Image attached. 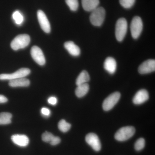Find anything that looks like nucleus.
Masks as SVG:
<instances>
[{
    "label": "nucleus",
    "instance_id": "obj_1",
    "mask_svg": "<svg viewBox=\"0 0 155 155\" xmlns=\"http://www.w3.org/2000/svg\"><path fill=\"white\" fill-rule=\"evenodd\" d=\"M105 10L102 7H97L91 11L90 20L91 24L96 26L102 25L105 18Z\"/></svg>",
    "mask_w": 155,
    "mask_h": 155
},
{
    "label": "nucleus",
    "instance_id": "obj_2",
    "mask_svg": "<svg viewBox=\"0 0 155 155\" xmlns=\"http://www.w3.org/2000/svg\"><path fill=\"white\" fill-rule=\"evenodd\" d=\"M30 42V37L28 35H19L11 42V46L14 51H17L28 46Z\"/></svg>",
    "mask_w": 155,
    "mask_h": 155
},
{
    "label": "nucleus",
    "instance_id": "obj_3",
    "mask_svg": "<svg viewBox=\"0 0 155 155\" xmlns=\"http://www.w3.org/2000/svg\"><path fill=\"white\" fill-rule=\"evenodd\" d=\"M127 23L125 18H121L116 22L115 28V35L116 39L119 41H122L125 37L127 33Z\"/></svg>",
    "mask_w": 155,
    "mask_h": 155
},
{
    "label": "nucleus",
    "instance_id": "obj_4",
    "mask_svg": "<svg viewBox=\"0 0 155 155\" xmlns=\"http://www.w3.org/2000/svg\"><path fill=\"white\" fill-rule=\"evenodd\" d=\"M135 132V129L132 126L121 127L115 134V138L119 141H125L131 138Z\"/></svg>",
    "mask_w": 155,
    "mask_h": 155
},
{
    "label": "nucleus",
    "instance_id": "obj_5",
    "mask_svg": "<svg viewBox=\"0 0 155 155\" xmlns=\"http://www.w3.org/2000/svg\"><path fill=\"white\" fill-rule=\"evenodd\" d=\"M143 28V24L140 17L138 16L134 17L130 25V32L133 38H138L141 34Z\"/></svg>",
    "mask_w": 155,
    "mask_h": 155
},
{
    "label": "nucleus",
    "instance_id": "obj_6",
    "mask_svg": "<svg viewBox=\"0 0 155 155\" xmlns=\"http://www.w3.org/2000/svg\"><path fill=\"white\" fill-rule=\"evenodd\" d=\"M31 72L28 68H21L11 74H2L0 75V80H11L18 78H25L29 75Z\"/></svg>",
    "mask_w": 155,
    "mask_h": 155
},
{
    "label": "nucleus",
    "instance_id": "obj_7",
    "mask_svg": "<svg viewBox=\"0 0 155 155\" xmlns=\"http://www.w3.org/2000/svg\"><path fill=\"white\" fill-rule=\"evenodd\" d=\"M121 97L119 92H116L111 94L106 98L103 104V108L104 110L107 111L111 110L119 101Z\"/></svg>",
    "mask_w": 155,
    "mask_h": 155
},
{
    "label": "nucleus",
    "instance_id": "obj_8",
    "mask_svg": "<svg viewBox=\"0 0 155 155\" xmlns=\"http://www.w3.org/2000/svg\"><path fill=\"white\" fill-rule=\"evenodd\" d=\"M31 55L34 61L38 65L43 66L45 64V58L40 48L34 46L31 49Z\"/></svg>",
    "mask_w": 155,
    "mask_h": 155
},
{
    "label": "nucleus",
    "instance_id": "obj_9",
    "mask_svg": "<svg viewBox=\"0 0 155 155\" xmlns=\"http://www.w3.org/2000/svg\"><path fill=\"white\" fill-rule=\"evenodd\" d=\"M87 143L97 152L99 151L101 148V144L98 137L94 133L88 134L85 137Z\"/></svg>",
    "mask_w": 155,
    "mask_h": 155
},
{
    "label": "nucleus",
    "instance_id": "obj_10",
    "mask_svg": "<svg viewBox=\"0 0 155 155\" xmlns=\"http://www.w3.org/2000/svg\"><path fill=\"white\" fill-rule=\"evenodd\" d=\"M37 17L40 25L45 33L51 32V25L49 21L44 12L41 10H38L37 12Z\"/></svg>",
    "mask_w": 155,
    "mask_h": 155
},
{
    "label": "nucleus",
    "instance_id": "obj_11",
    "mask_svg": "<svg viewBox=\"0 0 155 155\" xmlns=\"http://www.w3.org/2000/svg\"><path fill=\"white\" fill-rule=\"evenodd\" d=\"M155 70V60H148L144 61L139 66L138 72L141 74H146Z\"/></svg>",
    "mask_w": 155,
    "mask_h": 155
},
{
    "label": "nucleus",
    "instance_id": "obj_12",
    "mask_svg": "<svg viewBox=\"0 0 155 155\" xmlns=\"http://www.w3.org/2000/svg\"><path fill=\"white\" fill-rule=\"evenodd\" d=\"M149 98V95L147 91L145 89H141L136 94L134 97L133 102L135 104H141L147 101Z\"/></svg>",
    "mask_w": 155,
    "mask_h": 155
},
{
    "label": "nucleus",
    "instance_id": "obj_13",
    "mask_svg": "<svg viewBox=\"0 0 155 155\" xmlns=\"http://www.w3.org/2000/svg\"><path fill=\"white\" fill-rule=\"evenodd\" d=\"M11 140L14 143L19 147H26L29 143L28 137L23 134H14L11 137Z\"/></svg>",
    "mask_w": 155,
    "mask_h": 155
},
{
    "label": "nucleus",
    "instance_id": "obj_14",
    "mask_svg": "<svg viewBox=\"0 0 155 155\" xmlns=\"http://www.w3.org/2000/svg\"><path fill=\"white\" fill-rule=\"evenodd\" d=\"M64 48L68 51L70 54L74 57H77L80 54L81 50L79 47L73 41L66 42L64 44Z\"/></svg>",
    "mask_w": 155,
    "mask_h": 155
},
{
    "label": "nucleus",
    "instance_id": "obj_15",
    "mask_svg": "<svg viewBox=\"0 0 155 155\" xmlns=\"http://www.w3.org/2000/svg\"><path fill=\"white\" fill-rule=\"evenodd\" d=\"M116 60L111 57L107 58L104 63V68L110 74H114L116 72Z\"/></svg>",
    "mask_w": 155,
    "mask_h": 155
},
{
    "label": "nucleus",
    "instance_id": "obj_16",
    "mask_svg": "<svg viewBox=\"0 0 155 155\" xmlns=\"http://www.w3.org/2000/svg\"><path fill=\"white\" fill-rule=\"evenodd\" d=\"M30 81L25 78L10 80L9 86L13 87H26L30 85Z\"/></svg>",
    "mask_w": 155,
    "mask_h": 155
},
{
    "label": "nucleus",
    "instance_id": "obj_17",
    "mask_svg": "<svg viewBox=\"0 0 155 155\" xmlns=\"http://www.w3.org/2000/svg\"><path fill=\"white\" fill-rule=\"evenodd\" d=\"M99 3V0H81L84 10L88 12H91L97 8Z\"/></svg>",
    "mask_w": 155,
    "mask_h": 155
},
{
    "label": "nucleus",
    "instance_id": "obj_18",
    "mask_svg": "<svg viewBox=\"0 0 155 155\" xmlns=\"http://www.w3.org/2000/svg\"><path fill=\"white\" fill-rule=\"evenodd\" d=\"M89 90V86L87 83L78 85L75 91V94L78 97H82L87 93Z\"/></svg>",
    "mask_w": 155,
    "mask_h": 155
},
{
    "label": "nucleus",
    "instance_id": "obj_19",
    "mask_svg": "<svg viewBox=\"0 0 155 155\" xmlns=\"http://www.w3.org/2000/svg\"><path fill=\"white\" fill-rule=\"evenodd\" d=\"M90 79V78L88 72L85 70H84L81 72L80 74L78 76L76 80V85L78 86L83 84L87 83Z\"/></svg>",
    "mask_w": 155,
    "mask_h": 155
},
{
    "label": "nucleus",
    "instance_id": "obj_20",
    "mask_svg": "<svg viewBox=\"0 0 155 155\" xmlns=\"http://www.w3.org/2000/svg\"><path fill=\"white\" fill-rule=\"evenodd\" d=\"M12 114L9 113L0 114V125H8L11 122Z\"/></svg>",
    "mask_w": 155,
    "mask_h": 155
},
{
    "label": "nucleus",
    "instance_id": "obj_21",
    "mask_svg": "<svg viewBox=\"0 0 155 155\" xmlns=\"http://www.w3.org/2000/svg\"><path fill=\"white\" fill-rule=\"evenodd\" d=\"M58 127L59 130L62 132L65 133L69 131L71 128V125L70 123H68L64 119H62L58 123Z\"/></svg>",
    "mask_w": 155,
    "mask_h": 155
},
{
    "label": "nucleus",
    "instance_id": "obj_22",
    "mask_svg": "<svg viewBox=\"0 0 155 155\" xmlns=\"http://www.w3.org/2000/svg\"><path fill=\"white\" fill-rule=\"evenodd\" d=\"M12 17L14 20V22L17 25H21L24 21L23 15L19 11H15L13 13Z\"/></svg>",
    "mask_w": 155,
    "mask_h": 155
},
{
    "label": "nucleus",
    "instance_id": "obj_23",
    "mask_svg": "<svg viewBox=\"0 0 155 155\" xmlns=\"http://www.w3.org/2000/svg\"><path fill=\"white\" fill-rule=\"evenodd\" d=\"M67 5L69 6L70 10L72 11H77L78 8V0H66Z\"/></svg>",
    "mask_w": 155,
    "mask_h": 155
},
{
    "label": "nucleus",
    "instance_id": "obj_24",
    "mask_svg": "<svg viewBox=\"0 0 155 155\" xmlns=\"http://www.w3.org/2000/svg\"><path fill=\"white\" fill-rule=\"evenodd\" d=\"M145 145V140L143 138H140L136 141L134 144V148L136 150L140 151L144 148Z\"/></svg>",
    "mask_w": 155,
    "mask_h": 155
},
{
    "label": "nucleus",
    "instance_id": "obj_25",
    "mask_svg": "<svg viewBox=\"0 0 155 155\" xmlns=\"http://www.w3.org/2000/svg\"><path fill=\"white\" fill-rule=\"evenodd\" d=\"M135 0H119V2L122 7L126 9L131 8L135 3Z\"/></svg>",
    "mask_w": 155,
    "mask_h": 155
},
{
    "label": "nucleus",
    "instance_id": "obj_26",
    "mask_svg": "<svg viewBox=\"0 0 155 155\" xmlns=\"http://www.w3.org/2000/svg\"><path fill=\"white\" fill-rule=\"evenodd\" d=\"M54 137L52 134L48 132V131H45L42 135V140L45 142L50 143L52 141Z\"/></svg>",
    "mask_w": 155,
    "mask_h": 155
},
{
    "label": "nucleus",
    "instance_id": "obj_27",
    "mask_svg": "<svg viewBox=\"0 0 155 155\" xmlns=\"http://www.w3.org/2000/svg\"><path fill=\"white\" fill-rule=\"evenodd\" d=\"M41 113L44 117H48L51 115V111L47 108L43 107L41 109Z\"/></svg>",
    "mask_w": 155,
    "mask_h": 155
},
{
    "label": "nucleus",
    "instance_id": "obj_28",
    "mask_svg": "<svg viewBox=\"0 0 155 155\" xmlns=\"http://www.w3.org/2000/svg\"><path fill=\"white\" fill-rule=\"evenodd\" d=\"M48 103L52 105H55L58 103V99L55 97H51L48 100Z\"/></svg>",
    "mask_w": 155,
    "mask_h": 155
},
{
    "label": "nucleus",
    "instance_id": "obj_29",
    "mask_svg": "<svg viewBox=\"0 0 155 155\" xmlns=\"http://www.w3.org/2000/svg\"><path fill=\"white\" fill-rule=\"evenodd\" d=\"M61 142V139L60 137H58L55 136L54 138L53 139L52 141L50 143L51 145L55 146L60 143Z\"/></svg>",
    "mask_w": 155,
    "mask_h": 155
},
{
    "label": "nucleus",
    "instance_id": "obj_30",
    "mask_svg": "<svg viewBox=\"0 0 155 155\" xmlns=\"http://www.w3.org/2000/svg\"><path fill=\"white\" fill-rule=\"evenodd\" d=\"M8 101V98L2 95H0V104L5 103Z\"/></svg>",
    "mask_w": 155,
    "mask_h": 155
}]
</instances>
